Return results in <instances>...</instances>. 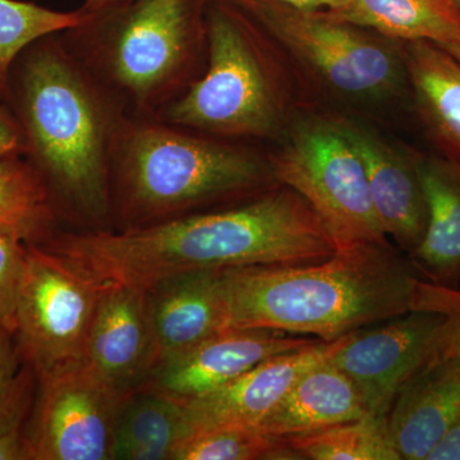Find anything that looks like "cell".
<instances>
[{
	"label": "cell",
	"mask_w": 460,
	"mask_h": 460,
	"mask_svg": "<svg viewBox=\"0 0 460 460\" xmlns=\"http://www.w3.org/2000/svg\"><path fill=\"white\" fill-rule=\"evenodd\" d=\"M354 332L271 357L217 389L177 399L183 411L186 436L215 428L256 429L302 374L332 358Z\"/></svg>",
	"instance_id": "cell-13"
},
{
	"label": "cell",
	"mask_w": 460,
	"mask_h": 460,
	"mask_svg": "<svg viewBox=\"0 0 460 460\" xmlns=\"http://www.w3.org/2000/svg\"><path fill=\"white\" fill-rule=\"evenodd\" d=\"M0 460H31L26 425L0 434Z\"/></svg>",
	"instance_id": "cell-31"
},
{
	"label": "cell",
	"mask_w": 460,
	"mask_h": 460,
	"mask_svg": "<svg viewBox=\"0 0 460 460\" xmlns=\"http://www.w3.org/2000/svg\"><path fill=\"white\" fill-rule=\"evenodd\" d=\"M65 222L39 169L22 155L0 156V235L41 246Z\"/></svg>",
	"instance_id": "cell-21"
},
{
	"label": "cell",
	"mask_w": 460,
	"mask_h": 460,
	"mask_svg": "<svg viewBox=\"0 0 460 460\" xmlns=\"http://www.w3.org/2000/svg\"><path fill=\"white\" fill-rule=\"evenodd\" d=\"M428 205V226L408 255L420 279L460 289V168L453 163H417Z\"/></svg>",
	"instance_id": "cell-19"
},
{
	"label": "cell",
	"mask_w": 460,
	"mask_h": 460,
	"mask_svg": "<svg viewBox=\"0 0 460 460\" xmlns=\"http://www.w3.org/2000/svg\"><path fill=\"white\" fill-rule=\"evenodd\" d=\"M275 181L296 190L339 248L390 243L372 202L367 174L344 126L307 123L271 156Z\"/></svg>",
	"instance_id": "cell-7"
},
{
	"label": "cell",
	"mask_w": 460,
	"mask_h": 460,
	"mask_svg": "<svg viewBox=\"0 0 460 460\" xmlns=\"http://www.w3.org/2000/svg\"><path fill=\"white\" fill-rule=\"evenodd\" d=\"M132 0H84L81 11L87 14L99 13V12L107 11V9L118 7V5L126 4Z\"/></svg>",
	"instance_id": "cell-34"
},
{
	"label": "cell",
	"mask_w": 460,
	"mask_h": 460,
	"mask_svg": "<svg viewBox=\"0 0 460 460\" xmlns=\"http://www.w3.org/2000/svg\"><path fill=\"white\" fill-rule=\"evenodd\" d=\"M184 436L181 402L153 387H142L120 405L113 460H172Z\"/></svg>",
	"instance_id": "cell-22"
},
{
	"label": "cell",
	"mask_w": 460,
	"mask_h": 460,
	"mask_svg": "<svg viewBox=\"0 0 460 460\" xmlns=\"http://www.w3.org/2000/svg\"><path fill=\"white\" fill-rule=\"evenodd\" d=\"M26 244L0 235V328L14 329L18 290L25 269Z\"/></svg>",
	"instance_id": "cell-29"
},
{
	"label": "cell",
	"mask_w": 460,
	"mask_h": 460,
	"mask_svg": "<svg viewBox=\"0 0 460 460\" xmlns=\"http://www.w3.org/2000/svg\"><path fill=\"white\" fill-rule=\"evenodd\" d=\"M367 414L353 381L329 358L302 374L256 429L272 438H295Z\"/></svg>",
	"instance_id": "cell-18"
},
{
	"label": "cell",
	"mask_w": 460,
	"mask_h": 460,
	"mask_svg": "<svg viewBox=\"0 0 460 460\" xmlns=\"http://www.w3.org/2000/svg\"><path fill=\"white\" fill-rule=\"evenodd\" d=\"M27 151L22 127L11 108L0 99V156H26Z\"/></svg>",
	"instance_id": "cell-30"
},
{
	"label": "cell",
	"mask_w": 460,
	"mask_h": 460,
	"mask_svg": "<svg viewBox=\"0 0 460 460\" xmlns=\"http://www.w3.org/2000/svg\"><path fill=\"white\" fill-rule=\"evenodd\" d=\"M208 3L132 0L62 35L128 117H155L201 75Z\"/></svg>",
	"instance_id": "cell-5"
},
{
	"label": "cell",
	"mask_w": 460,
	"mask_h": 460,
	"mask_svg": "<svg viewBox=\"0 0 460 460\" xmlns=\"http://www.w3.org/2000/svg\"><path fill=\"white\" fill-rule=\"evenodd\" d=\"M278 184L270 163L248 148L155 117H128L109 172L111 229L226 208Z\"/></svg>",
	"instance_id": "cell-4"
},
{
	"label": "cell",
	"mask_w": 460,
	"mask_h": 460,
	"mask_svg": "<svg viewBox=\"0 0 460 460\" xmlns=\"http://www.w3.org/2000/svg\"><path fill=\"white\" fill-rule=\"evenodd\" d=\"M367 174L372 202L387 238L402 252H413L428 226V205L419 166L383 144L376 136L356 126H344Z\"/></svg>",
	"instance_id": "cell-16"
},
{
	"label": "cell",
	"mask_w": 460,
	"mask_h": 460,
	"mask_svg": "<svg viewBox=\"0 0 460 460\" xmlns=\"http://www.w3.org/2000/svg\"><path fill=\"white\" fill-rule=\"evenodd\" d=\"M319 339L270 329H226L159 363L146 386L175 399L210 392L260 363Z\"/></svg>",
	"instance_id": "cell-14"
},
{
	"label": "cell",
	"mask_w": 460,
	"mask_h": 460,
	"mask_svg": "<svg viewBox=\"0 0 460 460\" xmlns=\"http://www.w3.org/2000/svg\"><path fill=\"white\" fill-rule=\"evenodd\" d=\"M443 316L411 308L358 330L330 361L358 389L372 416H386L396 393L438 353Z\"/></svg>",
	"instance_id": "cell-11"
},
{
	"label": "cell",
	"mask_w": 460,
	"mask_h": 460,
	"mask_svg": "<svg viewBox=\"0 0 460 460\" xmlns=\"http://www.w3.org/2000/svg\"><path fill=\"white\" fill-rule=\"evenodd\" d=\"M81 9L59 12L23 0H0V99L4 95L14 60L32 42L81 25Z\"/></svg>",
	"instance_id": "cell-25"
},
{
	"label": "cell",
	"mask_w": 460,
	"mask_h": 460,
	"mask_svg": "<svg viewBox=\"0 0 460 460\" xmlns=\"http://www.w3.org/2000/svg\"><path fill=\"white\" fill-rule=\"evenodd\" d=\"M460 419V359L436 353L396 393L387 434L401 460H426Z\"/></svg>",
	"instance_id": "cell-15"
},
{
	"label": "cell",
	"mask_w": 460,
	"mask_h": 460,
	"mask_svg": "<svg viewBox=\"0 0 460 460\" xmlns=\"http://www.w3.org/2000/svg\"><path fill=\"white\" fill-rule=\"evenodd\" d=\"M454 3H456V7H458L460 11V0H453Z\"/></svg>",
	"instance_id": "cell-36"
},
{
	"label": "cell",
	"mask_w": 460,
	"mask_h": 460,
	"mask_svg": "<svg viewBox=\"0 0 460 460\" xmlns=\"http://www.w3.org/2000/svg\"><path fill=\"white\" fill-rule=\"evenodd\" d=\"M299 460L281 438L256 429L215 428L181 438L172 460Z\"/></svg>",
	"instance_id": "cell-26"
},
{
	"label": "cell",
	"mask_w": 460,
	"mask_h": 460,
	"mask_svg": "<svg viewBox=\"0 0 460 460\" xmlns=\"http://www.w3.org/2000/svg\"><path fill=\"white\" fill-rule=\"evenodd\" d=\"M102 286L39 246H27L14 329L23 359L41 377L84 359Z\"/></svg>",
	"instance_id": "cell-8"
},
{
	"label": "cell",
	"mask_w": 460,
	"mask_h": 460,
	"mask_svg": "<svg viewBox=\"0 0 460 460\" xmlns=\"http://www.w3.org/2000/svg\"><path fill=\"white\" fill-rule=\"evenodd\" d=\"M3 102L16 115L27 159L75 229H111L109 172L128 115L62 32L39 39L9 71Z\"/></svg>",
	"instance_id": "cell-2"
},
{
	"label": "cell",
	"mask_w": 460,
	"mask_h": 460,
	"mask_svg": "<svg viewBox=\"0 0 460 460\" xmlns=\"http://www.w3.org/2000/svg\"><path fill=\"white\" fill-rule=\"evenodd\" d=\"M302 11H334L343 7L347 0H275Z\"/></svg>",
	"instance_id": "cell-33"
},
{
	"label": "cell",
	"mask_w": 460,
	"mask_h": 460,
	"mask_svg": "<svg viewBox=\"0 0 460 460\" xmlns=\"http://www.w3.org/2000/svg\"><path fill=\"white\" fill-rule=\"evenodd\" d=\"M299 460H401L390 443L386 416H367L310 434L281 438Z\"/></svg>",
	"instance_id": "cell-24"
},
{
	"label": "cell",
	"mask_w": 460,
	"mask_h": 460,
	"mask_svg": "<svg viewBox=\"0 0 460 460\" xmlns=\"http://www.w3.org/2000/svg\"><path fill=\"white\" fill-rule=\"evenodd\" d=\"M36 378L23 359L14 332L0 328V434L26 425Z\"/></svg>",
	"instance_id": "cell-27"
},
{
	"label": "cell",
	"mask_w": 460,
	"mask_h": 460,
	"mask_svg": "<svg viewBox=\"0 0 460 460\" xmlns=\"http://www.w3.org/2000/svg\"><path fill=\"white\" fill-rule=\"evenodd\" d=\"M407 66L420 113L460 168V63L438 45L414 41Z\"/></svg>",
	"instance_id": "cell-23"
},
{
	"label": "cell",
	"mask_w": 460,
	"mask_h": 460,
	"mask_svg": "<svg viewBox=\"0 0 460 460\" xmlns=\"http://www.w3.org/2000/svg\"><path fill=\"white\" fill-rule=\"evenodd\" d=\"M146 290L160 362L226 330L217 270L174 275Z\"/></svg>",
	"instance_id": "cell-17"
},
{
	"label": "cell",
	"mask_w": 460,
	"mask_h": 460,
	"mask_svg": "<svg viewBox=\"0 0 460 460\" xmlns=\"http://www.w3.org/2000/svg\"><path fill=\"white\" fill-rule=\"evenodd\" d=\"M271 32L334 89L353 96L381 95L401 77L393 51L323 11H302L275 0H230Z\"/></svg>",
	"instance_id": "cell-9"
},
{
	"label": "cell",
	"mask_w": 460,
	"mask_h": 460,
	"mask_svg": "<svg viewBox=\"0 0 460 460\" xmlns=\"http://www.w3.org/2000/svg\"><path fill=\"white\" fill-rule=\"evenodd\" d=\"M443 49L447 50L450 56L456 58V59L460 63V42H456V44L447 45V47H443Z\"/></svg>",
	"instance_id": "cell-35"
},
{
	"label": "cell",
	"mask_w": 460,
	"mask_h": 460,
	"mask_svg": "<svg viewBox=\"0 0 460 460\" xmlns=\"http://www.w3.org/2000/svg\"><path fill=\"white\" fill-rule=\"evenodd\" d=\"M323 12L399 40L440 48L460 42V11L453 0H347L341 8Z\"/></svg>",
	"instance_id": "cell-20"
},
{
	"label": "cell",
	"mask_w": 460,
	"mask_h": 460,
	"mask_svg": "<svg viewBox=\"0 0 460 460\" xmlns=\"http://www.w3.org/2000/svg\"><path fill=\"white\" fill-rule=\"evenodd\" d=\"M419 275L392 244L339 248L323 261L217 270L226 329L334 341L411 310Z\"/></svg>",
	"instance_id": "cell-3"
},
{
	"label": "cell",
	"mask_w": 460,
	"mask_h": 460,
	"mask_svg": "<svg viewBox=\"0 0 460 460\" xmlns=\"http://www.w3.org/2000/svg\"><path fill=\"white\" fill-rule=\"evenodd\" d=\"M39 247L99 286L140 289L186 272L317 262L338 251L319 215L283 184L145 228L60 230Z\"/></svg>",
	"instance_id": "cell-1"
},
{
	"label": "cell",
	"mask_w": 460,
	"mask_h": 460,
	"mask_svg": "<svg viewBox=\"0 0 460 460\" xmlns=\"http://www.w3.org/2000/svg\"><path fill=\"white\" fill-rule=\"evenodd\" d=\"M33 416L26 428L31 460H113L123 396L84 359L38 377Z\"/></svg>",
	"instance_id": "cell-10"
},
{
	"label": "cell",
	"mask_w": 460,
	"mask_h": 460,
	"mask_svg": "<svg viewBox=\"0 0 460 460\" xmlns=\"http://www.w3.org/2000/svg\"><path fill=\"white\" fill-rule=\"evenodd\" d=\"M426 460H460V419L438 438Z\"/></svg>",
	"instance_id": "cell-32"
},
{
	"label": "cell",
	"mask_w": 460,
	"mask_h": 460,
	"mask_svg": "<svg viewBox=\"0 0 460 460\" xmlns=\"http://www.w3.org/2000/svg\"><path fill=\"white\" fill-rule=\"evenodd\" d=\"M206 44L201 75L155 118L220 138L272 135L279 105L252 18L230 0H210Z\"/></svg>",
	"instance_id": "cell-6"
},
{
	"label": "cell",
	"mask_w": 460,
	"mask_h": 460,
	"mask_svg": "<svg viewBox=\"0 0 460 460\" xmlns=\"http://www.w3.org/2000/svg\"><path fill=\"white\" fill-rule=\"evenodd\" d=\"M84 361L123 398L147 385L160 363L146 289L102 287Z\"/></svg>",
	"instance_id": "cell-12"
},
{
	"label": "cell",
	"mask_w": 460,
	"mask_h": 460,
	"mask_svg": "<svg viewBox=\"0 0 460 460\" xmlns=\"http://www.w3.org/2000/svg\"><path fill=\"white\" fill-rule=\"evenodd\" d=\"M411 308L432 311L443 316L438 352L460 359V289L435 286L419 278L414 283Z\"/></svg>",
	"instance_id": "cell-28"
}]
</instances>
